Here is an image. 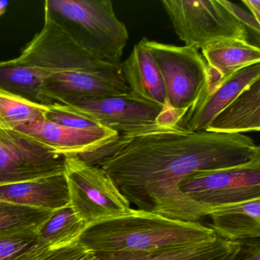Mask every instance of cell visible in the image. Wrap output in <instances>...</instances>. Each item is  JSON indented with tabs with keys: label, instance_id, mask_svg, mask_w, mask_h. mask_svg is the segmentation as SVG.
I'll return each instance as SVG.
<instances>
[{
	"label": "cell",
	"instance_id": "obj_1",
	"mask_svg": "<svg viewBox=\"0 0 260 260\" xmlns=\"http://www.w3.org/2000/svg\"><path fill=\"white\" fill-rule=\"evenodd\" d=\"M109 174L131 205L170 218L199 221L209 208L187 197L181 184L191 175L245 165L260 148L243 134L191 132L180 124H154L119 134L78 155Z\"/></svg>",
	"mask_w": 260,
	"mask_h": 260
},
{
	"label": "cell",
	"instance_id": "obj_2",
	"mask_svg": "<svg viewBox=\"0 0 260 260\" xmlns=\"http://www.w3.org/2000/svg\"><path fill=\"white\" fill-rule=\"evenodd\" d=\"M217 236L199 221L132 209L128 214L88 226L79 242L95 254L115 253L181 247Z\"/></svg>",
	"mask_w": 260,
	"mask_h": 260
},
{
	"label": "cell",
	"instance_id": "obj_3",
	"mask_svg": "<svg viewBox=\"0 0 260 260\" xmlns=\"http://www.w3.org/2000/svg\"><path fill=\"white\" fill-rule=\"evenodd\" d=\"M45 19L64 31L79 46L105 63L121 66L128 41L127 28L110 0H47Z\"/></svg>",
	"mask_w": 260,
	"mask_h": 260
},
{
	"label": "cell",
	"instance_id": "obj_4",
	"mask_svg": "<svg viewBox=\"0 0 260 260\" xmlns=\"http://www.w3.org/2000/svg\"><path fill=\"white\" fill-rule=\"evenodd\" d=\"M70 204L88 226L128 214L133 208L103 169L77 156H66Z\"/></svg>",
	"mask_w": 260,
	"mask_h": 260
},
{
	"label": "cell",
	"instance_id": "obj_5",
	"mask_svg": "<svg viewBox=\"0 0 260 260\" xmlns=\"http://www.w3.org/2000/svg\"><path fill=\"white\" fill-rule=\"evenodd\" d=\"M141 41L160 71L167 107L182 118L206 88L208 68L205 58L193 47L167 45L146 38Z\"/></svg>",
	"mask_w": 260,
	"mask_h": 260
},
{
	"label": "cell",
	"instance_id": "obj_6",
	"mask_svg": "<svg viewBox=\"0 0 260 260\" xmlns=\"http://www.w3.org/2000/svg\"><path fill=\"white\" fill-rule=\"evenodd\" d=\"M175 32L186 46L198 50L223 39L248 41L246 28L220 0H162Z\"/></svg>",
	"mask_w": 260,
	"mask_h": 260
},
{
	"label": "cell",
	"instance_id": "obj_7",
	"mask_svg": "<svg viewBox=\"0 0 260 260\" xmlns=\"http://www.w3.org/2000/svg\"><path fill=\"white\" fill-rule=\"evenodd\" d=\"M119 134L146 126L179 124L181 117L132 92L83 100L70 106L51 105Z\"/></svg>",
	"mask_w": 260,
	"mask_h": 260
},
{
	"label": "cell",
	"instance_id": "obj_8",
	"mask_svg": "<svg viewBox=\"0 0 260 260\" xmlns=\"http://www.w3.org/2000/svg\"><path fill=\"white\" fill-rule=\"evenodd\" d=\"M18 60L26 66L48 73L121 71V66L105 63L79 46L64 31L49 19L23 48Z\"/></svg>",
	"mask_w": 260,
	"mask_h": 260
},
{
	"label": "cell",
	"instance_id": "obj_9",
	"mask_svg": "<svg viewBox=\"0 0 260 260\" xmlns=\"http://www.w3.org/2000/svg\"><path fill=\"white\" fill-rule=\"evenodd\" d=\"M180 188L191 200L208 208L260 199V159L240 167L194 173Z\"/></svg>",
	"mask_w": 260,
	"mask_h": 260
},
{
	"label": "cell",
	"instance_id": "obj_10",
	"mask_svg": "<svg viewBox=\"0 0 260 260\" xmlns=\"http://www.w3.org/2000/svg\"><path fill=\"white\" fill-rule=\"evenodd\" d=\"M64 155L16 130H0V185L65 172Z\"/></svg>",
	"mask_w": 260,
	"mask_h": 260
},
{
	"label": "cell",
	"instance_id": "obj_11",
	"mask_svg": "<svg viewBox=\"0 0 260 260\" xmlns=\"http://www.w3.org/2000/svg\"><path fill=\"white\" fill-rule=\"evenodd\" d=\"M121 71L57 73L46 77L40 93L45 106H70L83 100L130 92Z\"/></svg>",
	"mask_w": 260,
	"mask_h": 260
},
{
	"label": "cell",
	"instance_id": "obj_12",
	"mask_svg": "<svg viewBox=\"0 0 260 260\" xmlns=\"http://www.w3.org/2000/svg\"><path fill=\"white\" fill-rule=\"evenodd\" d=\"M16 131L64 156H78L92 151L118 135L101 125L76 128L46 119L22 126Z\"/></svg>",
	"mask_w": 260,
	"mask_h": 260
},
{
	"label": "cell",
	"instance_id": "obj_13",
	"mask_svg": "<svg viewBox=\"0 0 260 260\" xmlns=\"http://www.w3.org/2000/svg\"><path fill=\"white\" fill-rule=\"evenodd\" d=\"M260 79V63L246 67L205 91L187 110L179 124L191 132L206 131L210 123L242 92Z\"/></svg>",
	"mask_w": 260,
	"mask_h": 260
},
{
	"label": "cell",
	"instance_id": "obj_14",
	"mask_svg": "<svg viewBox=\"0 0 260 260\" xmlns=\"http://www.w3.org/2000/svg\"><path fill=\"white\" fill-rule=\"evenodd\" d=\"M0 202L55 211L70 204L65 173L0 185Z\"/></svg>",
	"mask_w": 260,
	"mask_h": 260
},
{
	"label": "cell",
	"instance_id": "obj_15",
	"mask_svg": "<svg viewBox=\"0 0 260 260\" xmlns=\"http://www.w3.org/2000/svg\"><path fill=\"white\" fill-rule=\"evenodd\" d=\"M201 50L208 68L205 91L211 90L243 68L260 63L259 47L249 41L223 39L208 44Z\"/></svg>",
	"mask_w": 260,
	"mask_h": 260
},
{
	"label": "cell",
	"instance_id": "obj_16",
	"mask_svg": "<svg viewBox=\"0 0 260 260\" xmlns=\"http://www.w3.org/2000/svg\"><path fill=\"white\" fill-rule=\"evenodd\" d=\"M241 241L217 237L189 246L156 251L96 254L95 260H234L241 250Z\"/></svg>",
	"mask_w": 260,
	"mask_h": 260
},
{
	"label": "cell",
	"instance_id": "obj_17",
	"mask_svg": "<svg viewBox=\"0 0 260 260\" xmlns=\"http://www.w3.org/2000/svg\"><path fill=\"white\" fill-rule=\"evenodd\" d=\"M121 68L131 92L169 109L160 71L141 41L135 45L127 58L121 62Z\"/></svg>",
	"mask_w": 260,
	"mask_h": 260
},
{
	"label": "cell",
	"instance_id": "obj_18",
	"mask_svg": "<svg viewBox=\"0 0 260 260\" xmlns=\"http://www.w3.org/2000/svg\"><path fill=\"white\" fill-rule=\"evenodd\" d=\"M211 229L218 237L233 241L260 237V199L209 208Z\"/></svg>",
	"mask_w": 260,
	"mask_h": 260
},
{
	"label": "cell",
	"instance_id": "obj_19",
	"mask_svg": "<svg viewBox=\"0 0 260 260\" xmlns=\"http://www.w3.org/2000/svg\"><path fill=\"white\" fill-rule=\"evenodd\" d=\"M260 79L243 91L207 127L214 133L243 134L259 132Z\"/></svg>",
	"mask_w": 260,
	"mask_h": 260
},
{
	"label": "cell",
	"instance_id": "obj_20",
	"mask_svg": "<svg viewBox=\"0 0 260 260\" xmlns=\"http://www.w3.org/2000/svg\"><path fill=\"white\" fill-rule=\"evenodd\" d=\"M86 228L69 205L53 212L38 233L37 241L50 250L64 249L78 243Z\"/></svg>",
	"mask_w": 260,
	"mask_h": 260
},
{
	"label": "cell",
	"instance_id": "obj_21",
	"mask_svg": "<svg viewBox=\"0 0 260 260\" xmlns=\"http://www.w3.org/2000/svg\"><path fill=\"white\" fill-rule=\"evenodd\" d=\"M48 73L26 66L17 59L0 60V89L40 103L41 89Z\"/></svg>",
	"mask_w": 260,
	"mask_h": 260
},
{
	"label": "cell",
	"instance_id": "obj_22",
	"mask_svg": "<svg viewBox=\"0 0 260 260\" xmlns=\"http://www.w3.org/2000/svg\"><path fill=\"white\" fill-rule=\"evenodd\" d=\"M53 212L0 202V237L38 234Z\"/></svg>",
	"mask_w": 260,
	"mask_h": 260
},
{
	"label": "cell",
	"instance_id": "obj_23",
	"mask_svg": "<svg viewBox=\"0 0 260 260\" xmlns=\"http://www.w3.org/2000/svg\"><path fill=\"white\" fill-rule=\"evenodd\" d=\"M48 106L0 89V130H16L45 119Z\"/></svg>",
	"mask_w": 260,
	"mask_h": 260
},
{
	"label": "cell",
	"instance_id": "obj_24",
	"mask_svg": "<svg viewBox=\"0 0 260 260\" xmlns=\"http://www.w3.org/2000/svg\"><path fill=\"white\" fill-rule=\"evenodd\" d=\"M37 243V234L0 237V260H12Z\"/></svg>",
	"mask_w": 260,
	"mask_h": 260
},
{
	"label": "cell",
	"instance_id": "obj_25",
	"mask_svg": "<svg viewBox=\"0 0 260 260\" xmlns=\"http://www.w3.org/2000/svg\"><path fill=\"white\" fill-rule=\"evenodd\" d=\"M48 106V110L45 116V119L51 122L66 126V127H76V128H90V127L100 125L96 123L85 119L78 115L60 110L54 106Z\"/></svg>",
	"mask_w": 260,
	"mask_h": 260
},
{
	"label": "cell",
	"instance_id": "obj_26",
	"mask_svg": "<svg viewBox=\"0 0 260 260\" xmlns=\"http://www.w3.org/2000/svg\"><path fill=\"white\" fill-rule=\"evenodd\" d=\"M96 254L80 244L52 250L40 260H95Z\"/></svg>",
	"mask_w": 260,
	"mask_h": 260
},
{
	"label": "cell",
	"instance_id": "obj_27",
	"mask_svg": "<svg viewBox=\"0 0 260 260\" xmlns=\"http://www.w3.org/2000/svg\"><path fill=\"white\" fill-rule=\"evenodd\" d=\"M220 4L229 11V13L246 28L249 35H252L256 38L257 42L259 40L260 23L249 13L234 3L220 0Z\"/></svg>",
	"mask_w": 260,
	"mask_h": 260
},
{
	"label": "cell",
	"instance_id": "obj_28",
	"mask_svg": "<svg viewBox=\"0 0 260 260\" xmlns=\"http://www.w3.org/2000/svg\"><path fill=\"white\" fill-rule=\"evenodd\" d=\"M240 253L234 260H260L259 239L241 241Z\"/></svg>",
	"mask_w": 260,
	"mask_h": 260
},
{
	"label": "cell",
	"instance_id": "obj_29",
	"mask_svg": "<svg viewBox=\"0 0 260 260\" xmlns=\"http://www.w3.org/2000/svg\"><path fill=\"white\" fill-rule=\"evenodd\" d=\"M242 3L247 7L249 13L260 23L259 0H242Z\"/></svg>",
	"mask_w": 260,
	"mask_h": 260
}]
</instances>
